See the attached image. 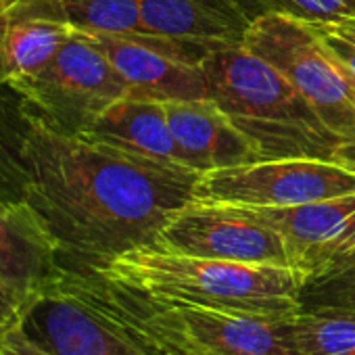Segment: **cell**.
Listing matches in <instances>:
<instances>
[{
	"instance_id": "6da1fadb",
	"label": "cell",
	"mask_w": 355,
	"mask_h": 355,
	"mask_svg": "<svg viewBox=\"0 0 355 355\" xmlns=\"http://www.w3.org/2000/svg\"><path fill=\"white\" fill-rule=\"evenodd\" d=\"M21 165L24 201L49 230L65 270L98 268L155 245L167 220L195 201L203 173L67 134L28 107Z\"/></svg>"
},
{
	"instance_id": "7a4b0ae2",
	"label": "cell",
	"mask_w": 355,
	"mask_h": 355,
	"mask_svg": "<svg viewBox=\"0 0 355 355\" xmlns=\"http://www.w3.org/2000/svg\"><path fill=\"white\" fill-rule=\"evenodd\" d=\"M61 280L148 355H295L288 313L253 315L134 293L94 270H65Z\"/></svg>"
},
{
	"instance_id": "3957f363",
	"label": "cell",
	"mask_w": 355,
	"mask_h": 355,
	"mask_svg": "<svg viewBox=\"0 0 355 355\" xmlns=\"http://www.w3.org/2000/svg\"><path fill=\"white\" fill-rule=\"evenodd\" d=\"M163 303H184L253 315H284L301 307L305 278L286 266L195 257L146 245L90 268Z\"/></svg>"
},
{
	"instance_id": "277c9868",
	"label": "cell",
	"mask_w": 355,
	"mask_h": 355,
	"mask_svg": "<svg viewBox=\"0 0 355 355\" xmlns=\"http://www.w3.org/2000/svg\"><path fill=\"white\" fill-rule=\"evenodd\" d=\"M209 98L266 159H328L343 142L305 96L245 42L222 44L201 63Z\"/></svg>"
},
{
	"instance_id": "5b68a950",
	"label": "cell",
	"mask_w": 355,
	"mask_h": 355,
	"mask_svg": "<svg viewBox=\"0 0 355 355\" xmlns=\"http://www.w3.org/2000/svg\"><path fill=\"white\" fill-rule=\"evenodd\" d=\"M245 44L282 71L338 138H355V90L309 24L263 13L253 19Z\"/></svg>"
},
{
	"instance_id": "8992f818",
	"label": "cell",
	"mask_w": 355,
	"mask_h": 355,
	"mask_svg": "<svg viewBox=\"0 0 355 355\" xmlns=\"http://www.w3.org/2000/svg\"><path fill=\"white\" fill-rule=\"evenodd\" d=\"M11 90L28 109L67 134H80L107 107L130 94L107 55L80 32H73L38 73Z\"/></svg>"
},
{
	"instance_id": "52a82bcc",
	"label": "cell",
	"mask_w": 355,
	"mask_h": 355,
	"mask_svg": "<svg viewBox=\"0 0 355 355\" xmlns=\"http://www.w3.org/2000/svg\"><path fill=\"white\" fill-rule=\"evenodd\" d=\"M355 193V171L328 159H266L201 173L195 201L293 207Z\"/></svg>"
},
{
	"instance_id": "ba28073f",
	"label": "cell",
	"mask_w": 355,
	"mask_h": 355,
	"mask_svg": "<svg viewBox=\"0 0 355 355\" xmlns=\"http://www.w3.org/2000/svg\"><path fill=\"white\" fill-rule=\"evenodd\" d=\"M107 55L130 88V96L153 101L209 98L203 59L222 44L178 40L165 36L86 34Z\"/></svg>"
},
{
	"instance_id": "9c48e42d",
	"label": "cell",
	"mask_w": 355,
	"mask_h": 355,
	"mask_svg": "<svg viewBox=\"0 0 355 355\" xmlns=\"http://www.w3.org/2000/svg\"><path fill=\"white\" fill-rule=\"evenodd\" d=\"M155 245L195 257L291 268L280 234L230 205L193 201L167 220Z\"/></svg>"
},
{
	"instance_id": "30bf717a",
	"label": "cell",
	"mask_w": 355,
	"mask_h": 355,
	"mask_svg": "<svg viewBox=\"0 0 355 355\" xmlns=\"http://www.w3.org/2000/svg\"><path fill=\"white\" fill-rule=\"evenodd\" d=\"M19 330L51 355H148L59 274L30 297Z\"/></svg>"
},
{
	"instance_id": "8fae6325",
	"label": "cell",
	"mask_w": 355,
	"mask_h": 355,
	"mask_svg": "<svg viewBox=\"0 0 355 355\" xmlns=\"http://www.w3.org/2000/svg\"><path fill=\"white\" fill-rule=\"evenodd\" d=\"M230 207L276 230L305 282L355 253V193L293 207Z\"/></svg>"
},
{
	"instance_id": "7c38bea8",
	"label": "cell",
	"mask_w": 355,
	"mask_h": 355,
	"mask_svg": "<svg viewBox=\"0 0 355 355\" xmlns=\"http://www.w3.org/2000/svg\"><path fill=\"white\" fill-rule=\"evenodd\" d=\"M165 113L187 163L197 171L205 173L263 161L257 144L211 98L167 101Z\"/></svg>"
},
{
	"instance_id": "4fadbf2b",
	"label": "cell",
	"mask_w": 355,
	"mask_h": 355,
	"mask_svg": "<svg viewBox=\"0 0 355 355\" xmlns=\"http://www.w3.org/2000/svg\"><path fill=\"white\" fill-rule=\"evenodd\" d=\"M146 34L207 44H241L259 17L251 0H140Z\"/></svg>"
},
{
	"instance_id": "5bb4252c",
	"label": "cell",
	"mask_w": 355,
	"mask_h": 355,
	"mask_svg": "<svg viewBox=\"0 0 355 355\" xmlns=\"http://www.w3.org/2000/svg\"><path fill=\"white\" fill-rule=\"evenodd\" d=\"M78 136L130 155L191 167L171 134L163 101L128 94L96 115Z\"/></svg>"
},
{
	"instance_id": "9a60e30c",
	"label": "cell",
	"mask_w": 355,
	"mask_h": 355,
	"mask_svg": "<svg viewBox=\"0 0 355 355\" xmlns=\"http://www.w3.org/2000/svg\"><path fill=\"white\" fill-rule=\"evenodd\" d=\"M61 272L57 247L26 201L0 199V280L32 297Z\"/></svg>"
},
{
	"instance_id": "2e32d148",
	"label": "cell",
	"mask_w": 355,
	"mask_h": 355,
	"mask_svg": "<svg viewBox=\"0 0 355 355\" xmlns=\"http://www.w3.org/2000/svg\"><path fill=\"white\" fill-rule=\"evenodd\" d=\"M0 13L61 24L80 34L146 36L140 0H0Z\"/></svg>"
},
{
	"instance_id": "e0dca14e",
	"label": "cell",
	"mask_w": 355,
	"mask_h": 355,
	"mask_svg": "<svg viewBox=\"0 0 355 355\" xmlns=\"http://www.w3.org/2000/svg\"><path fill=\"white\" fill-rule=\"evenodd\" d=\"M71 34L61 24L0 13V86L38 73Z\"/></svg>"
},
{
	"instance_id": "ac0fdd59",
	"label": "cell",
	"mask_w": 355,
	"mask_h": 355,
	"mask_svg": "<svg viewBox=\"0 0 355 355\" xmlns=\"http://www.w3.org/2000/svg\"><path fill=\"white\" fill-rule=\"evenodd\" d=\"M288 326L295 355H355V307H299Z\"/></svg>"
},
{
	"instance_id": "d6986e66",
	"label": "cell",
	"mask_w": 355,
	"mask_h": 355,
	"mask_svg": "<svg viewBox=\"0 0 355 355\" xmlns=\"http://www.w3.org/2000/svg\"><path fill=\"white\" fill-rule=\"evenodd\" d=\"M26 105L7 86H0V199L24 201L26 171L21 165V140Z\"/></svg>"
},
{
	"instance_id": "ffe728a7",
	"label": "cell",
	"mask_w": 355,
	"mask_h": 355,
	"mask_svg": "<svg viewBox=\"0 0 355 355\" xmlns=\"http://www.w3.org/2000/svg\"><path fill=\"white\" fill-rule=\"evenodd\" d=\"M301 307H355V253L305 282Z\"/></svg>"
},
{
	"instance_id": "44dd1931",
	"label": "cell",
	"mask_w": 355,
	"mask_h": 355,
	"mask_svg": "<svg viewBox=\"0 0 355 355\" xmlns=\"http://www.w3.org/2000/svg\"><path fill=\"white\" fill-rule=\"evenodd\" d=\"M259 15L280 13L305 24L355 21V0H251Z\"/></svg>"
},
{
	"instance_id": "7402d4cb",
	"label": "cell",
	"mask_w": 355,
	"mask_h": 355,
	"mask_svg": "<svg viewBox=\"0 0 355 355\" xmlns=\"http://www.w3.org/2000/svg\"><path fill=\"white\" fill-rule=\"evenodd\" d=\"M309 26L315 30V34L320 36V40L324 42V46L336 61L338 69L345 73L347 82L355 90V44L347 40L345 36L336 34L334 30H330L326 24H309Z\"/></svg>"
},
{
	"instance_id": "603a6c76",
	"label": "cell",
	"mask_w": 355,
	"mask_h": 355,
	"mask_svg": "<svg viewBox=\"0 0 355 355\" xmlns=\"http://www.w3.org/2000/svg\"><path fill=\"white\" fill-rule=\"evenodd\" d=\"M28 297H24L17 288L0 280V336L11 328L19 326L24 309L28 305Z\"/></svg>"
},
{
	"instance_id": "cb8c5ba5",
	"label": "cell",
	"mask_w": 355,
	"mask_h": 355,
	"mask_svg": "<svg viewBox=\"0 0 355 355\" xmlns=\"http://www.w3.org/2000/svg\"><path fill=\"white\" fill-rule=\"evenodd\" d=\"M0 355H51V353L38 349L32 340L26 338L19 326H15L0 336Z\"/></svg>"
},
{
	"instance_id": "d4e9b609",
	"label": "cell",
	"mask_w": 355,
	"mask_h": 355,
	"mask_svg": "<svg viewBox=\"0 0 355 355\" xmlns=\"http://www.w3.org/2000/svg\"><path fill=\"white\" fill-rule=\"evenodd\" d=\"M332 161L340 163L349 171H355V138L353 140H343L336 150L332 153Z\"/></svg>"
},
{
	"instance_id": "484cf974",
	"label": "cell",
	"mask_w": 355,
	"mask_h": 355,
	"mask_svg": "<svg viewBox=\"0 0 355 355\" xmlns=\"http://www.w3.org/2000/svg\"><path fill=\"white\" fill-rule=\"evenodd\" d=\"M330 30H334L336 34L345 36L347 40H351L355 44V21H343V24H326Z\"/></svg>"
}]
</instances>
